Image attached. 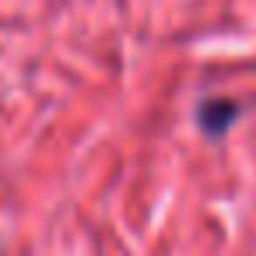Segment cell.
<instances>
[{
  "label": "cell",
  "instance_id": "1",
  "mask_svg": "<svg viewBox=\"0 0 256 256\" xmlns=\"http://www.w3.org/2000/svg\"><path fill=\"white\" fill-rule=\"evenodd\" d=\"M235 116H238V106H235L232 98H207V102H200V109H196V123H200V130L210 134V137L224 134Z\"/></svg>",
  "mask_w": 256,
  "mask_h": 256
}]
</instances>
